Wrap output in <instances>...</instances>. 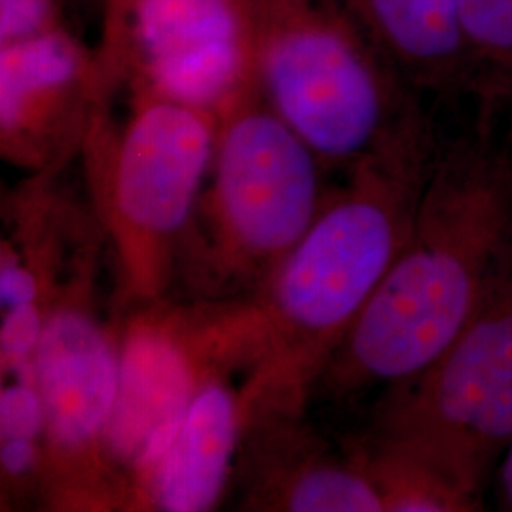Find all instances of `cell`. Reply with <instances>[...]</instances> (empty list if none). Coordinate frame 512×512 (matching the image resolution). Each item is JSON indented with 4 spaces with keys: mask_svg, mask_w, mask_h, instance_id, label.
I'll return each instance as SVG.
<instances>
[{
    "mask_svg": "<svg viewBox=\"0 0 512 512\" xmlns=\"http://www.w3.org/2000/svg\"><path fill=\"white\" fill-rule=\"evenodd\" d=\"M391 67L414 90L469 84L458 0H346Z\"/></svg>",
    "mask_w": 512,
    "mask_h": 512,
    "instance_id": "cell-13",
    "label": "cell"
},
{
    "mask_svg": "<svg viewBox=\"0 0 512 512\" xmlns=\"http://www.w3.org/2000/svg\"><path fill=\"white\" fill-rule=\"evenodd\" d=\"M61 0H0V46H12L65 29Z\"/></svg>",
    "mask_w": 512,
    "mask_h": 512,
    "instance_id": "cell-16",
    "label": "cell"
},
{
    "mask_svg": "<svg viewBox=\"0 0 512 512\" xmlns=\"http://www.w3.org/2000/svg\"><path fill=\"white\" fill-rule=\"evenodd\" d=\"M368 439L480 497L512 444V270L431 365L385 389Z\"/></svg>",
    "mask_w": 512,
    "mask_h": 512,
    "instance_id": "cell-6",
    "label": "cell"
},
{
    "mask_svg": "<svg viewBox=\"0 0 512 512\" xmlns=\"http://www.w3.org/2000/svg\"><path fill=\"white\" fill-rule=\"evenodd\" d=\"M241 433L239 389L226 382V374L205 370L175 437L133 482L129 505L162 512L211 511L236 471Z\"/></svg>",
    "mask_w": 512,
    "mask_h": 512,
    "instance_id": "cell-12",
    "label": "cell"
},
{
    "mask_svg": "<svg viewBox=\"0 0 512 512\" xmlns=\"http://www.w3.org/2000/svg\"><path fill=\"white\" fill-rule=\"evenodd\" d=\"M103 101L97 52L69 27L0 46V152L10 164L57 169L84 147Z\"/></svg>",
    "mask_w": 512,
    "mask_h": 512,
    "instance_id": "cell-9",
    "label": "cell"
},
{
    "mask_svg": "<svg viewBox=\"0 0 512 512\" xmlns=\"http://www.w3.org/2000/svg\"><path fill=\"white\" fill-rule=\"evenodd\" d=\"M247 2L256 84L325 169L359 164L423 116L346 0Z\"/></svg>",
    "mask_w": 512,
    "mask_h": 512,
    "instance_id": "cell-3",
    "label": "cell"
},
{
    "mask_svg": "<svg viewBox=\"0 0 512 512\" xmlns=\"http://www.w3.org/2000/svg\"><path fill=\"white\" fill-rule=\"evenodd\" d=\"M497 476H499V495L505 505V509L512 511V444L501 463L497 465Z\"/></svg>",
    "mask_w": 512,
    "mask_h": 512,
    "instance_id": "cell-17",
    "label": "cell"
},
{
    "mask_svg": "<svg viewBox=\"0 0 512 512\" xmlns=\"http://www.w3.org/2000/svg\"><path fill=\"white\" fill-rule=\"evenodd\" d=\"M437 148L425 118L351 165L310 230L253 293L171 310L202 370L245 374L243 421L304 412L410 234Z\"/></svg>",
    "mask_w": 512,
    "mask_h": 512,
    "instance_id": "cell-1",
    "label": "cell"
},
{
    "mask_svg": "<svg viewBox=\"0 0 512 512\" xmlns=\"http://www.w3.org/2000/svg\"><path fill=\"white\" fill-rule=\"evenodd\" d=\"M33 378L46 418V494L55 505L128 503L124 478L107 456V429L118 395L120 344L82 298L46 315L33 355Z\"/></svg>",
    "mask_w": 512,
    "mask_h": 512,
    "instance_id": "cell-8",
    "label": "cell"
},
{
    "mask_svg": "<svg viewBox=\"0 0 512 512\" xmlns=\"http://www.w3.org/2000/svg\"><path fill=\"white\" fill-rule=\"evenodd\" d=\"M511 270V156L480 139L459 143L437 156L403 249L311 399H349L416 376Z\"/></svg>",
    "mask_w": 512,
    "mask_h": 512,
    "instance_id": "cell-2",
    "label": "cell"
},
{
    "mask_svg": "<svg viewBox=\"0 0 512 512\" xmlns=\"http://www.w3.org/2000/svg\"><path fill=\"white\" fill-rule=\"evenodd\" d=\"M129 321L120 342V380L107 429V456L133 482L175 437L203 370L186 348L171 311L154 304Z\"/></svg>",
    "mask_w": 512,
    "mask_h": 512,
    "instance_id": "cell-10",
    "label": "cell"
},
{
    "mask_svg": "<svg viewBox=\"0 0 512 512\" xmlns=\"http://www.w3.org/2000/svg\"><path fill=\"white\" fill-rule=\"evenodd\" d=\"M366 473L384 503V512H471L480 497L465 492L429 463L376 440L355 444Z\"/></svg>",
    "mask_w": 512,
    "mask_h": 512,
    "instance_id": "cell-14",
    "label": "cell"
},
{
    "mask_svg": "<svg viewBox=\"0 0 512 512\" xmlns=\"http://www.w3.org/2000/svg\"><path fill=\"white\" fill-rule=\"evenodd\" d=\"M325 165L258 84L217 114L213 164L184 241V270L220 302L253 293L304 238Z\"/></svg>",
    "mask_w": 512,
    "mask_h": 512,
    "instance_id": "cell-4",
    "label": "cell"
},
{
    "mask_svg": "<svg viewBox=\"0 0 512 512\" xmlns=\"http://www.w3.org/2000/svg\"><path fill=\"white\" fill-rule=\"evenodd\" d=\"M471 86L495 101L512 95V0H458Z\"/></svg>",
    "mask_w": 512,
    "mask_h": 512,
    "instance_id": "cell-15",
    "label": "cell"
},
{
    "mask_svg": "<svg viewBox=\"0 0 512 512\" xmlns=\"http://www.w3.org/2000/svg\"><path fill=\"white\" fill-rule=\"evenodd\" d=\"M95 52L105 99L126 84L219 114L256 84L247 0H105Z\"/></svg>",
    "mask_w": 512,
    "mask_h": 512,
    "instance_id": "cell-7",
    "label": "cell"
},
{
    "mask_svg": "<svg viewBox=\"0 0 512 512\" xmlns=\"http://www.w3.org/2000/svg\"><path fill=\"white\" fill-rule=\"evenodd\" d=\"M302 414L275 412L243 423V505L253 511L384 512L355 446L336 456L302 425Z\"/></svg>",
    "mask_w": 512,
    "mask_h": 512,
    "instance_id": "cell-11",
    "label": "cell"
},
{
    "mask_svg": "<svg viewBox=\"0 0 512 512\" xmlns=\"http://www.w3.org/2000/svg\"><path fill=\"white\" fill-rule=\"evenodd\" d=\"M107 109L105 101L95 112L82 150L122 293L150 308L181 260L213 164L217 114L147 92H133L120 126Z\"/></svg>",
    "mask_w": 512,
    "mask_h": 512,
    "instance_id": "cell-5",
    "label": "cell"
}]
</instances>
